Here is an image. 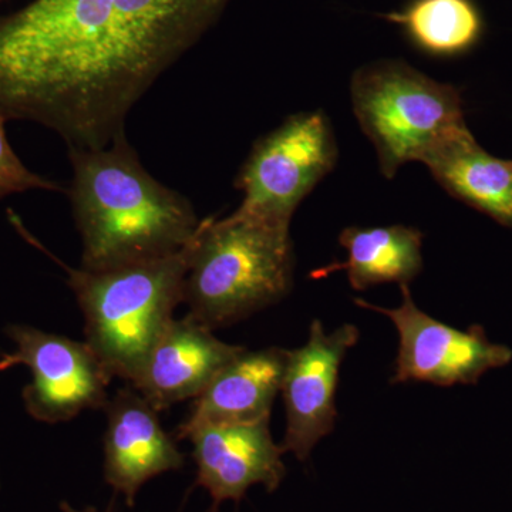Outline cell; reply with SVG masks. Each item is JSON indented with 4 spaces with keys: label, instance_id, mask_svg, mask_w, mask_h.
Returning <instances> with one entry per match:
<instances>
[{
    "label": "cell",
    "instance_id": "6da1fadb",
    "mask_svg": "<svg viewBox=\"0 0 512 512\" xmlns=\"http://www.w3.org/2000/svg\"><path fill=\"white\" fill-rule=\"evenodd\" d=\"M228 2L32 0L0 15V111L50 128L67 148L110 146Z\"/></svg>",
    "mask_w": 512,
    "mask_h": 512
},
{
    "label": "cell",
    "instance_id": "7a4b0ae2",
    "mask_svg": "<svg viewBox=\"0 0 512 512\" xmlns=\"http://www.w3.org/2000/svg\"><path fill=\"white\" fill-rule=\"evenodd\" d=\"M67 197L83 242L82 268L109 271L188 247L201 221L194 205L148 173L120 136L104 148H67Z\"/></svg>",
    "mask_w": 512,
    "mask_h": 512
},
{
    "label": "cell",
    "instance_id": "3957f363",
    "mask_svg": "<svg viewBox=\"0 0 512 512\" xmlns=\"http://www.w3.org/2000/svg\"><path fill=\"white\" fill-rule=\"evenodd\" d=\"M289 224L232 212L202 220L187 247L188 318L215 330L276 305L293 286Z\"/></svg>",
    "mask_w": 512,
    "mask_h": 512
},
{
    "label": "cell",
    "instance_id": "277c9868",
    "mask_svg": "<svg viewBox=\"0 0 512 512\" xmlns=\"http://www.w3.org/2000/svg\"><path fill=\"white\" fill-rule=\"evenodd\" d=\"M84 318V342L111 379L131 383L183 303L187 248L177 254L86 271L63 265Z\"/></svg>",
    "mask_w": 512,
    "mask_h": 512
},
{
    "label": "cell",
    "instance_id": "5b68a950",
    "mask_svg": "<svg viewBox=\"0 0 512 512\" xmlns=\"http://www.w3.org/2000/svg\"><path fill=\"white\" fill-rule=\"evenodd\" d=\"M353 113L375 147L380 171L392 180L410 161L423 163L448 138L467 130L461 93L402 60H380L356 70L350 83Z\"/></svg>",
    "mask_w": 512,
    "mask_h": 512
},
{
    "label": "cell",
    "instance_id": "8992f818",
    "mask_svg": "<svg viewBox=\"0 0 512 512\" xmlns=\"http://www.w3.org/2000/svg\"><path fill=\"white\" fill-rule=\"evenodd\" d=\"M339 148L323 111H302L259 137L235 178L239 214L291 225L293 214L332 173Z\"/></svg>",
    "mask_w": 512,
    "mask_h": 512
},
{
    "label": "cell",
    "instance_id": "52a82bcc",
    "mask_svg": "<svg viewBox=\"0 0 512 512\" xmlns=\"http://www.w3.org/2000/svg\"><path fill=\"white\" fill-rule=\"evenodd\" d=\"M5 332L16 349L0 356V372L29 367L32 382L22 397L33 419L63 423L84 410L106 407L107 387L113 379L86 342L26 325H10Z\"/></svg>",
    "mask_w": 512,
    "mask_h": 512
},
{
    "label": "cell",
    "instance_id": "ba28073f",
    "mask_svg": "<svg viewBox=\"0 0 512 512\" xmlns=\"http://www.w3.org/2000/svg\"><path fill=\"white\" fill-rule=\"evenodd\" d=\"M400 288L403 302L393 309L355 299L360 308L382 313L396 326L399 352L392 383L426 382L441 387L474 384L488 370L511 362L512 350L491 342L481 326L468 330L448 326L421 311L409 285Z\"/></svg>",
    "mask_w": 512,
    "mask_h": 512
},
{
    "label": "cell",
    "instance_id": "9c48e42d",
    "mask_svg": "<svg viewBox=\"0 0 512 512\" xmlns=\"http://www.w3.org/2000/svg\"><path fill=\"white\" fill-rule=\"evenodd\" d=\"M359 338L355 325L346 323L326 333L323 323L315 319L308 342L288 350L281 386L286 413L281 446L285 453L306 461L316 444L335 429L340 367Z\"/></svg>",
    "mask_w": 512,
    "mask_h": 512
},
{
    "label": "cell",
    "instance_id": "30bf717a",
    "mask_svg": "<svg viewBox=\"0 0 512 512\" xmlns=\"http://www.w3.org/2000/svg\"><path fill=\"white\" fill-rule=\"evenodd\" d=\"M185 439L192 443L197 484L212 498V511L222 501L239 503L252 485L274 493L286 476L281 444L269 430V420L229 426H202Z\"/></svg>",
    "mask_w": 512,
    "mask_h": 512
},
{
    "label": "cell",
    "instance_id": "8fae6325",
    "mask_svg": "<svg viewBox=\"0 0 512 512\" xmlns=\"http://www.w3.org/2000/svg\"><path fill=\"white\" fill-rule=\"evenodd\" d=\"M104 410V478L133 507L147 481L184 467V454L161 426L157 410L133 387L119 390Z\"/></svg>",
    "mask_w": 512,
    "mask_h": 512
},
{
    "label": "cell",
    "instance_id": "7c38bea8",
    "mask_svg": "<svg viewBox=\"0 0 512 512\" xmlns=\"http://www.w3.org/2000/svg\"><path fill=\"white\" fill-rule=\"evenodd\" d=\"M242 350V346L215 338L212 330L188 316L174 318L130 386L160 413L184 400L197 399Z\"/></svg>",
    "mask_w": 512,
    "mask_h": 512
},
{
    "label": "cell",
    "instance_id": "4fadbf2b",
    "mask_svg": "<svg viewBox=\"0 0 512 512\" xmlns=\"http://www.w3.org/2000/svg\"><path fill=\"white\" fill-rule=\"evenodd\" d=\"M288 350H242L205 387L192 404L190 416L178 427L185 439L202 426L251 424L271 419L276 396L281 393Z\"/></svg>",
    "mask_w": 512,
    "mask_h": 512
},
{
    "label": "cell",
    "instance_id": "5bb4252c",
    "mask_svg": "<svg viewBox=\"0 0 512 512\" xmlns=\"http://www.w3.org/2000/svg\"><path fill=\"white\" fill-rule=\"evenodd\" d=\"M423 164L451 197L512 228V160L488 154L468 128L441 143Z\"/></svg>",
    "mask_w": 512,
    "mask_h": 512
},
{
    "label": "cell",
    "instance_id": "9a60e30c",
    "mask_svg": "<svg viewBox=\"0 0 512 512\" xmlns=\"http://www.w3.org/2000/svg\"><path fill=\"white\" fill-rule=\"evenodd\" d=\"M423 238V232L406 225L345 228L339 244L348 251V259L316 269L312 278L346 271L356 291L390 282L409 285L423 271Z\"/></svg>",
    "mask_w": 512,
    "mask_h": 512
},
{
    "label": "cell",
    "instance_id": "2e32d148",
    "mask_svg": "<svg viewBox=\"0 0 512 512\" xmlns=\"http://www.w3.org/2000/svg\"><path fill=\"white\" fill-rule=\"evenodd\" d=\"M429 55L466 53L483 32V20L471 0H413L402 12L386 15Z\"/></svg>",
    "mask_w": 512,
    "mask_h": 512
},
{
    "label": "cell",
    "instance_id": "e0dca14e",
    "mask_svg": "<svg viewBox=\"0 0 512 512\" xmlns=\"http://www.w3.org/2000/svg\"><path fill=\"white\" fill-rule=\"evenodd\" d=\"M8 117L0 111V200L13 194L30 190L62 191L55 181L30 171L16 156L6 138L5 124Z\"/></svg>",
    "mask_w": 512,
    "mask_h": 512
},
{
    "label": "cell",
    "instance_id": "ac0fdd59",
    "mask_svg": "<svg viewBox=\"0 0 512 512\" xmlns=\"http://www.w3.org/2000/svg\"><path fill=\"white\" fill-rule=\"evenodd\" d=\"M60 508H62L63 512H100L93 507H87L84 508V510H76V508H73L72 505H70L69 503H62V505H60Z\"/></svg>",
    "mask_w": 512,
    "mask_h": 512
},
{
    "label": "cell",
    "instance_id": "d6986e66",
    "mask_svg": "<svg viewBox=\"0 0 512 512\" xmlns=\"http://www.w3.org/2000/svg\"><path fill=\"white\" fill-rule=\"evenodd\" d=\"M5 2V0H0V3Z\"/></svg>",
    "mask_w": 512,
    "mask_h": 512
}]
</instances>
